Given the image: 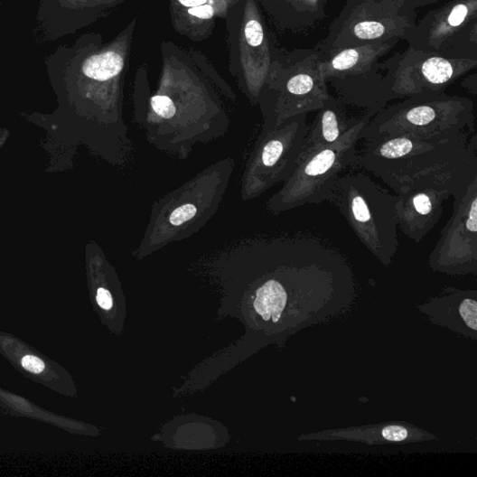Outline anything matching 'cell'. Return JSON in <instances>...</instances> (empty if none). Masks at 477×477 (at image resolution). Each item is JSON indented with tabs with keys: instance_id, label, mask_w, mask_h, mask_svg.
Masks as SVG:
<instances>
[{
	"instance_id": "cell-22",
	"label": "cell",
	"mask_w": 477,
	"mask_h": 477,
	"mask_svg": "<svg viewBox=\"0 0 477 477\" xmlns=\"http://www.w3.org/2000/svg\"><path fill=\"white\" fill-rule=\"evenodd\" d=\"M97 301L99 306L104 310H110L113 306V298L111 294L105 288L98 289Z\"/></svg>"
},
{
	"instance_id": "cell-24",
	"label": "cell",
	"mask_w": 477,
	"mask_h": 477,
	"mask_svg": "<svg viewBox=\"0 0 477 477\" xmlns=\"http://www.w3.org/2000/svg\"><path fill=\"white\" fill-rule=\"evenodd\" d=\"M409 2L417 9L443 2V0H409Z\"/></svg>"
},
{
	"instance_id": "cell-15",
	"label": "cell",
	"mask_w": 477,
	"mask_h": 477,
	"mask_svg": "<svg viewBox=\"0 0 477 477\" xmlns=\"http://www.w3.org/2000/svg\"><path fill=\"white\" fill-rule=\"evenodd\" d=\"M243 21L231 44L230 69L242 91L257 105L271 68L284 51L278 49L265 23L257 0H245Z\"/></svg>"
},
{
	"instance_id": "cell-1",
	"label": "cell",
	"mask_w": 477,
	"mask_h": 477,
	"mask_svg": "<svg viewBox=\"0 0 477 477\" xmlns=\"http://www.w3.org/2000/svg\"><path fill=\"white\" fill-rule=\"evenodd\" d=\"M135 117L146 138L164 153L185 159L199 143L220 138L229 117L214 89L200 77L183 80L166 70L158 91L136 88Z\"/></svg>"
},
{
	"instance_id": "cell-6",
	"label": "cell",
	"mask_w": 477,
	"mask_h": 477,
	"mask_svg": "<svg viewBox=\"0 0 477 477\" xmlns=\"http://www.w3.org/2000/svg\"><path fill=\"white\" fill-rule=\"evenodd\" d=\"M476 139L463 154L413 176L397 193L398 229L415 243H421L437 225L444 202L477 175Z\"/></svg>"
},
{
	"instance_id": "cell-5",
	"label": "cell",
	"mask_w": 477,
	"mask_h": 477,
	"mask_svg": "<svg viewBox=\"0 0 477 477\" xmlns=\"http://www.w3.org/2000/svg\"><path fill=\"white\" fill-rule=\"evenodd\" d=\"M321 60L322 53L314 48L282 51L258 101L263 130L278 126L295 116L316 112L330 98L320 70Z\"/></svg>"
},
{
	"instance_id": "cell-9",
	"label": "cell",
	"mask_w": 477,
	"mask_h": 477,
	"mask_svg": "<svg viewBox=\"0 0 477 477\" xmlns=\"http://www.w3.org/2000/svg\"><path fill=\"white\" fill-rule=\"evenodd\" d=\"M473 111V102L468 98L444 93L407 98L374 115L362 133V139L463 131L474 126Z\"/></svg>"
},
{
	"instance_id": "cell-8",
	"label": "cell",
	"mask_w": 477,
	"mask_h": 477,
	"mask_svg": "<svg viewBox=\"0 0 477 477\" xmlns=\"http://www.w3.org/2000/svg\"><path fill=\"white\" fill-rule=\"evenodd\" d=\"M417 22L409 0H345L330 33L314 47L323 55L389 40L406 41Z\"/></svg>"
},
{
	"instance_id": "cell-11",
	"label": "cell",
	"mask_w": 477,
	"mask_h": 477,
	"mask_svg": "<svg viewBox=\"0 0 477 477\" xmlns=\"http://www.w3.org/2000/svg\"><path fill=\"white\" fill-rule=\"evenodd\" d=\"M308 115H298L282 125L261 131L247 162L242 198L249 201L285 182L298 164L308 133Z\"/></svg>"
},
{
	"instance_id": "cell-20",
	"label": "cell",
	"mask_w": 477,
	"mask_h": 477,
	"mask_svg": "<svg viewBox=\"0 0 477 477\" xmlns=\"http://www.w3.org/2000/svg\"><path fill=\"white\" fill-rule=\"evenodd\" d=\"M56 2L59 4L60 8L69 11H77L85 8L94 9V6L89 5V4L94 5V2L101 3L109 7H113L117 5V3L111 2V0H56Z\"/></svg>"
},
{
	"instance_id": "cell-23",
	"label": "cell",
	"mask_w": 477,
	"mask_h": 477,
	"mask_svg": "<svg viewBox=\"0 0 477 477\" xmlns=\"http://www.w3.org/2000/svg\"><path fill=\"white\" fill-rule=\"evenodd\" d=\"M462 85L467 89V91L471 92L473 96H476L477 89H476V75L475 74L464 79L463 81L462 82Z\"/></svg>"
},
{
	"instance_id": "cell-7",
	"label": "cell",
	"mask_w": 477,
	"mask_h": 477,
	"mask_svg": "<svg viewBox=\"0 0 477 477\" xmlns=\"http://www.w3.org/2000/svg\"><path fill=\"white\" fill-rule=\"evenodd\" d=\"M375 114L366 112L336 144L326 146L298 163L281 190L268 200V211L278 215L306 204L332 202L341 173L358 168L357 144Z\"/></svg>"
},
{
	"instance_id": "cell-2",
	"label": "cell",
	"mask_w": 477,
	"mask_h": 477,
	"mask_svg": "<svg viewBox=\"0 0 477 477\" xmlns=\"http://www.w3.org/2000/svg\"><path fill=\"white\" fill-rule=\"evenodd\" d=\"M233 171L232 159L219 161L158 200L137 249L139 255L185 240L202 229L217 214Z\"/></svg>"
},
{
	"instance_id": "cell-16",
	"label": "cell",
	"mask_w": 477,
	"mask_h": 477,
	"mask_svg": "<svg viewBox=\"0 0 477 477\" xmlns=\"http://www.w3.org/2000/svg\"><path fill=\"white\" fill-rule=\"evenodd\" d=\"M445 292V295L433 298L420 310L429 315L432 322L476 340V291L447 288Z\"/></svg>"
},
{
	"instance_id": "cell-3",
	"label": "cell",
	"mask_w": 477,
	"mask_h": 477,
	"mask_svg": "<svg viewBox=\"0 0 477 477\" xmlns=\"http://www.w3.org/2000/svg\"><path fill=\"white\" fill-rule=\"evenodd\" d=\"M474 126L438 135L379 136L358 151V168L381 179L398 193L410 179L463 154L476 136Z\"/></svg>"
},
{
	"instance_id": "cell-4",
	"label": "cell",
	"mask_w": 477,
	"mask_h": 477,
	"mask_svg": "<svg viewBox=\"0 0 477 477\" xmlns=\"http://www.w3.org/2000/svg\"><path fill=\"white\" fill-rule=\"evenodd\" d=\"M397 200L364 173L341 174L333 190L332 203L385 267L391 265L399 248Z\"/></svg>"
},
{
	"instance_id": "cell-12",
	"label": "cell",
	"mask_w": 477,
	"mask_h": 477,
	"mask_svg": "<svg viewBox=\"0 0 477 477\" xmlns=\"http://www.w3.org/2000/svg\"><path fill=\"white\" fill-rule=\"evenodd\" d=\"M476 68V60L444 58L410 46L381 62L389 102L424 94L444 93L447 88Z\"/></svg>"
},
{
	"instance_id": "cell-17",
	"label": "cell",
	"mask_w": 477,
	"mask_h": 477,
	"mask_svg": "<svg viewBox=\"0 0 477 477\" xmlns=\"http://www.w3.org/2000/svg\"><path fill=\"white\" fill-rule=\"evenodd\" d=\"M238 0H170L176 32L201 41L210 35L216 19L227 17Z\"/></svg>"
},
{
	"instance_id": "cell-13",
	"label": "cell",
	"mask_w": 477,
	"mask_h": 477,
	"mask_svg": "<svg viewBox=\"0 0 477 477\" xmlns=\"http://www.w3.org/2000/svg\"><path fill=\"white\" fill-rule=\"evenodd\" d=\"M407 42L416 51L477 61V0H450L431 10Z\"/></svg>"
},
{
	"instance_id": "cell-21",
	"label": "cell",
	"mask_w": 477,
	"mask_h": 477,
	"mask_svg": "<svg viewBox=\"0 0 477 477\" xmlns=\"http://www.w3.org/2000/svg\"><path fill=\"white\" fill-rule=\"evenodd\" d=\"M21 364L28 372L40 374L45 370L44 362L34 355H25L22 358Z\"/></svg>"
},
{
	"instance_id": "cell-19",
	"label": "cell",
	"mask_w": 477,
	"mask_h": 477,
	"mask_svg": "<svg viewBox=\"0 0 477 477\" xmlns=\"http://www.w3.org/2000/svg\"><path fill=\"white\" fill-rule=\"evenodd\" d=\"M285 32L300 33L318 25L326 16L328 0H257Z\"/></svg>"
},
{
	"instance_id": "cell-18",
	"label": "cell",
	"mask_w": 477,
	"mask_h": 477,
	"mask_svg": "<svg viewBox=\"0 0 477 477\" xmlns=\"http://www.w3.org/2000/svg\"><path fill=\"white\" fill-rule=\"evenodd\" d=\"M358 117H348L344 104L331 96L316 111L313 123L309 126L298 163L313 153L338 143L352 127Z\"/></svg>"
},
{
	"instance_id": "cell-14",
	"label": "cell",
	"mask_w": 477,
	"mask_h": 477,
	"mask_svg": "<svg viewBox=\"0 0 477 477\" xmlns=\"http://www.w3.org/2000/svg\"><path fill=\"white\" fill-rule=\"evenodd\" d=\"M454 212L429 257L434 272L450 276L477 272V175L454 195Z\"/></svg>"
},
{
	"instance_id": "cell-10",
	"label": "cell",
	"mask_w": 477,
	"mask_h": 477,
	"mask_svg": "<svg viewBox=\"0 0 477 477\" xmlns=\"http://www.w3.org/2000/svg\"><path fill=\"white\" fill-rule=\"evenodd\" d=\"M399 42L397 39L377 42L322 54V77L335 89L344 105L376 115L390 103L381 62Z\"/></svg>"
}]
</instances>
